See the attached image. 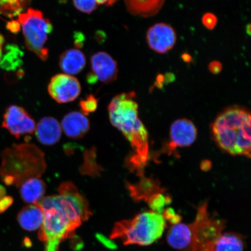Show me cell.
I'll list each match as a JSON object with an SVG mask.
<instances>
[{"instance_id": "603a6c76", "label": "cell", "mask_w": 251, "mask_h": 251, "mask_svg": "<svg viewBox=\"0 0 251 251\" xmlns=\"http://www.w3.org/2000/svg\"><path fill=\"white\" fill-rule=\"evenodd\" d=\"M29 0H0V15L12 17L20 14Z\"/></svg>"}, {"instance_id": "3957f363", "label": "cell", "mask_w": 251, "mask_h": 251, "mask_svg": "<svg viewBox=\"0 0 251 251\" xmlns=\"http://www.w3.org/2000/svg\"><path fill=\"white\" fill-rule=\"evenodd\" d=\"M251 119L249 110L234 106L224 110L212 125V132L220 149L232 155L251 158Z\"/></svg>"}, {"instance_id": "d590c367", "label": "cell", "mask_w": 251, "mask_h": 251, "mask_svg": "<svg viewBox=\"0 0 251 251\" xmlns=\"http://www.w3.org/2000/svg\"><path fill=\"white\" fill-rule=\"evenodd\" d=\"M2 55V48H0V63H1Z\"/></svg>"}, {"instance_id": "e575fe53", "label": "cell", "mask_w": 251, "mask_h": 251, "mask_svg": "<svg viewBox=\"0 0 251 251\" xmlns=\"http://www.w3.org/2000/svg\"><path fill=\"white\" fill-rule=\"evenodd\" d=\"M4 42V37L0 34V48H2V44Z\"/></svg>"}, {"instance_id": "9c48e42d", "label": "cell", "mask_w": 251, "mask_h": 251, "mask_svg": "<svg viewBox=\"0 0 251 251\" xmlns=\"http://www.w3.org/2000/svg\"><path fill=\"white\" fill-rule=\"evenodd\" d=\"M118 75L117 62L108 53L100 51L91 58V72L87 77L88 83H111L117 80Z\"/></svg>"}, {"instance_id": "ac0fdd59", "label": "cell", "mask_w": 251, "mask_h": 251, "mask_svg": "<svg viewBox=\"0 0 251 251\" xmlns=\"http://www.w3.org/2000/svg\"><path fill=\"white\" fill-rule=\"evenodd\" d=\"M18 188L22 200L30 205L38 203L43 199L46 185L42 179L34 177L24 181Z\"/></svg>"}, {"instance_id": "836d02e7", "label": "cell", "mask_w": 251, "mask_h": 251, "mask_svg": "<svg viewBox=\"0 0 251 251\" xmlns=\"http://www.w3.org/2000/svg\"><path fill=\"white\" fill-rule=\"evenodd\" d=\"M202 251H213L211 244H209L206 247L204 248Z\"/></svg>"}, {"instance_id": "7c38bea8", "label": "cell", "mask_w": 251, "mask_h": 251, "mask_svg": "<svg viewBox=\"0 0 251 251\" xmlns=\"http://www.w3.org/2000/svg\"><path fill=\"white\" fill-rule=\"evenodd\" d=\"M196 126L187 119H180L172 124L170 129V141L165 149L168 151L181 147L190 146L197 139Z\"/></svg>"}, {"instance_id": "cb8c5ba5", "label": "cell", "mask_w": 251, "mask_h": 251, "mask_svg": "<svg viewBox=\"0 0 251 251\" xmlns=\"http://www.w3.org/2000/svg\"><path fill=\"white\" fill-rule=\"evenodd\" d=\"M151 211L162 214L165 206L171 202V199L163 193H157L147 201Z\"/></svg>"}, {"instance_id": "30bf717a", "label": "cell", "mask_w": 251, "mask_h": 251, "mask_svg": "<svg viewBox=\"0 0 251 251\" xmlns=\"http://www.w3.org/2000/svg\"><path fill=\"white\" fill-rule=\"evenodd\" d=\"M81 87L76 77L67 74H58L51 78L48 86L49 93L59 103L70 102L79 96Z\"/></svg>"}, {"instance_id": "7402d4cb", "label": "cell", "mask_w": 251, "mask_h": 251, "mask_svg": "<svg viewBox=\"0 0 251 251\" xmlns=\"http://www.w3.org/2000/svg\"><path fill=\"white\" fill-rule=\"evenodd\" d=\"M96 151L95 147H92L84 152L83 164L79 168L81 174L94 177L101 176L103 169L96 161Z\"/></svg>"}, {"instance_id": "d4e9b609", "label": "cell", "mask_w": 251, "mask_h": 251, "mask_svg": "<svg viewBox=\"0 0 251 251\" xmlns=\"http://www.w3.org/2000/svg\"><path fill=\"white\" fill-rule=\"evenodd\" d=\"M98 99L93 95L88 96L86 100H81L80 106L84 115H89L90 113L95 112L98 107Z\"/></svg>"}, {"instance_id": "d6a6232c", "label": "cell", "mask_w": 251, "mask_h": 251, "mask_svg": "<svg viewBox=\"0 0 251 251\" xmlns=\"http://www.w3.org/2000/svg\"><path fill=\"white\" fill-rule=\"evenodd\" d=\"M6 193H7V191H6L5 187L0 185V199L5 196Z\"/></svg>"}, {"instance_id": "4316f807", "label": "cell", "mask_w": 251, "mask_h": 251, "mask_svg": "<svg viewBox=\"0 0 251 251\" xmlns=\"http://www.w3.org/2000/svg\"><path fill=\"white\" fill-rule=\"evenodd\" d=\"M165 221H168L169 224L175 225L180 224L181 221V216L176 213L174 209L171 208H166L162 213Z\"/></svg>"}, {"instance_id": "ba28073f", "label": "cell", "mask_w": 251, "mask_h": 251, "mask_svg": "<svg viewBox=\"0 0 251 251\" xmlns=\"http://www.w3.org/2000/svg\"><path fill=\"white\" fill-rule=\"evenodd\" d=\"M1 127L16 139L25 135L32 134L36 130L35 121L21 106L12 105L5 109Z\"/></svg>"}, {"instance_id": "d6986e66", "label": "cell", "mask_w": 251, "mask_h": 251, "mask_svg": "<svg viewBox=\"0 0 251 251\" xmlns=\"http://www.w3.org/2000/svg\"><path fill=\"white\" fill-rule=\"evenodd\" d=\"M165 0H125L127 11L131 15L143 18L153 17L158 14Z\"/></svg>"}, {"instance_id": "44dd1931", "label": "cell", "mask_w": 251, "mask_h": 251, "mask_svg": "<svg viewBox=\"0 0 251 251\" xmlns=\"http://www.w3.org/2000/svg\"><path fill=\"white\" fill-rule=\"evenodd\" d=\"M127 188L130 192L131 197L134 200H145L146 202L155 194L164 192L158 183L146 178L141 179L139 184H128Z\"/></svg>"}, {"instance_id": "1f68e13d", "label": "cell", "mask_w": 251, "mask_h": 251, "mask_svg": "<svg viewBox=\"0 0 251 251\" xmlns=\"http://www.w3.org/2000/svg\"><path fill=\"white\" fill-rule=\"evenodd\" d=\"M118 0H96L97 4L103 5L105 6H111L117 2Z\"/></svg>"}, {"instance_id": "7a4b0ae2", "label": "cell", "mask_w": 251, "mask_h": 251, "mask_svg": "<svg viewBox=\"0 0 251 251\" xmlns=\"http://www.w3.org/2000/svg\"><path fill=\"white\" fill-rule=\"evenodd\" d=\"M136 98L134 92L119 94L110 102L108 111L111 124L132 147L134 154L130 158V165L140 174L149 158V143L148 132L139 118Z\"/></svg>"}, {"instance_id": "e0dca14e", "label": "cell", "mask_w": 251, "mask_h": 251, "mask_svg": "<svg viewBox=\"0 0 251 251\" xmlns=\"http://www.w3.org/2000/svg\"><path fill=\"white\" fill-rule=\"evenodd\" d=\"M44 214L39 203L30 204L22 209L17 216L19 224L27 231H34L40 228L43 223Z\"/></svg>"}, {"instance_id": "5bb4252c", "label": "cell", "mask_w": 251, "mask_h": 251, "mask_svg": "<svg viewBox=\"0 0 251 251\" xmlns=\"http://www.w3.org/2000/svg\"><path fill=\"white\" fill-rule=\"evenodd\" d=\"M35 131L37 140L46 146H52L57 143L62 136L61 125L56 119L50 117L41 119Z\"/></svg>"}, {"instance_id": "f1b7e54d", "label": "cell", "mask_w": 251, "mask_h": 251, "mask_svg": "<svg viewBox=\"0 0 251 251\" xmlns=\"http://www.w3.org/2000/svg\"><path fill=\"white\" fill-rule=\"evenodd\" d=\"M13 197L5 196L0 199V214L5 212L14 203Z\"/></svg>"}, {"instance_id": "277c9868", "label": "cell", "mask_w": 251, "mask_h": 251, "mask_svg": "<svg viewBox=\"0 0 251 251\" xmlns=\"http://www.w3.org/2000/svg\"><path fill=\"white\" fill-rule=\"evenodd\" d=\"M47 168L45 154L33 144H14L2 153L0 178L7 186L18 187L30 178H39Z\"/></svg>"}, {"instance_id": "f546056e", "label": "cell", "mask_w": 251, "mask_h": 251, "mask_svg": "<svg viewBox=\"0 0 251 251\" xmlns=\"http://www.w3.org/2000/svg\"><path fill=\"white\" fill-rule=\"evenodd\" d=\"M209 70L212 74L218 75L222 70V65L218 61H213L209 65Z\"/></svg>"}, {"instance_id": "52a82bcc", "label": "cell", "mask_w": 251, "mask_h": 251, "mask_svg": "<svg viewBox=\"0 0 251 251\" xmlns=\"http://www.w3.org/2000/svg\"><path fill=\"white\" fill-rule=\"evenodd\" d=\"M191 224L193 242L189 251H202L223 233L226 227L224 220L210 215L207 203H204L198 209L196 219Z\"/></svg>"}, {"instance_id": "8fae6325", "label": "cell", "mask_w": 251, "mask_h": 251, "mask_svg": "<svg viewBox=\"0 0 251 251\" xmlns=\"http://www.w3.org/2000/svg\"><path fill=\"white\" fill-rule=\"evenodd\" d=\"M146 40L152 51L163 54L174 48L177 42V34L171 25L158 23L149 28Z\"/></svg>"}, {"instance_id": "9a60e30c", "label": "cell", "mask_w": 251, "mask_h": 251, "mask_svg": "<svg viewBox=\"0 0 251 251\" xmlns=\"http://www.w3.org/2000/svg\"><path fill=\"white\" fill-rule=\"evenodd\" d=\"M166 240L173 249L189 251L193 242L192 224L180 223L172 225L168 232Z\"/></svg>"}, {"instance_id": "4fadbf2b", "label": "cell", "mask_w": 251, "mask_h": 251, "mask_svg": "<svg viewBox=\"0 0 251 251\" xmlns=\"http://www.w3.org/2000/svg\"><path fill=\"white\" fill-rule=\"evenodd\" d=\"M61 128L68 137L79 139L90 130V122L83 113L73 111L68 113L63 118Z\"/></svg>"}, {"instance_id": "484cf974", "label": "cell", "mask_w": 251, "mask_h": 251, "mask_svg": "<svg viewBox=\"0 0 251 251\" xmlns=\"http://www.w3.org/2000/svg\"><path fill=\"white\" fill-rule=\"evenodd\" d=\"M75 7L83 13L90 14L97 7L96 0H73Z\"/></svg>"}, {"instance_id": "8992f818", "label": "cell", "mask_w": 251, "mask_h": 251, "mask_svg": "<svg viewBox=\"0 0 251 251\" xmlns=\"http://www.w3.org/2000/svg\"><path fill=\"white\" fill-rule=\"evenodd\" d=\"M18 22L23 29L27 49L42 61H46L49 56L46 44L53 29L51 22L42 12L31 8L18 15Z\"/></svg>"}, {"instance_id": "ffe728a7", "label": "cell", "mask_w": 251, "mask_h": 251, "mask_svg": "<svg viewBox=\"0 0 251 251\" xmlns=\"http://www.w3.org/2000/svg\"><path fill=\"white\" fill-rule=\"evenodd\" d=\"M210 244L214 251H244V250L242 235L233 232L222 233Z\"/></svg>"}, {"instance_id": "4dcf8cb0", "label": "cell", "mask_w": 251, "mask_h": 251, "mask_svg": "<svg viewBox=\"0 0 251 251\" xmlns=\"http://www.w3.org/2000/svg\"><path fill=\"white\" fill-rule=\"evenodd\" d=\"M20 25L18 21H12L8 23V28L12 32L16 33L20 30Z\"/></svg>"}, {"instance_id": "83f0119b", "label": "cell", "mask_w": 251, "mask_h": 251, "mask_svg": "<svg viewBox=\"0 0 251 251\" xmlns=\"http://www.w3.org/2000/svg\"><path fill=\"white\" fill-rule=\"evenodd\" d=\"M202 23L203 26L207 29L212 30L214 29L218 23V18L215 14L206 13L203 15Z\"/></svg>"}, {"instance_id": "6da1fadb", "label": "cell", "mask_w": 251, "mask_h": 251, "mask_svg": "<svg viewBox=\"0 0 251 251\" xmlns=\"http://www.w3.org/2000/svg\"><path fill=\"white\" fill-rule=\"evenodd\" d=\"M58 193L38 203L44 214L38 235L46 244V251H58L59 244L92 215L87 200L72 182L62 183Z\"/></svg>"}, {"instance_id": "5b68a950", "label": "cell", "mask_w": 251, "mask_h": 251, "mask_svg": "<svg viewBox=\"0 0 251 251\" xmlns=\"http://www.w3.org/2000/svg\"><path fill=\"white\" fill-rule=\"evenodd\" d=\"M166 227L162 214L143 212L130 220L116 223L109 237L121 240L124 246H149L162 237Z\"/></svg>"}, {"instance_id": "2e32d148", "label": "cell", "mask_w": 251, "mask_h": 251, "mask_svg": "<svg viewBox=\"0 0 251 251\" xmlns=\"http://www.w3.org/2000/svg\"><path fill=\"white\" fill-rule=\"evenodd\" d=\"M86 65L85 55L80 50L71 49L62 53L59 59V65L65 74L77 75L83 70Z\"/></svg>"}]
</instances>
